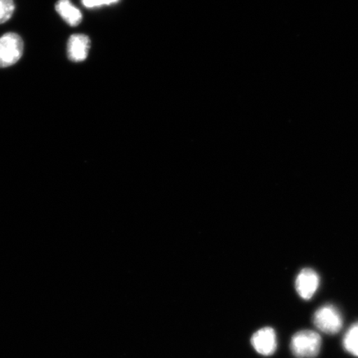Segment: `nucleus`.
<instances>
[{"mask_svg": "<svg viewBox=\"0 0 358 358\" xmlns=\"http://www.w3.org/2000/svg\"><path fill=\"white\" fill-rule=\"evenodd\" d=\"M322 346L320 335L315 331L302 330L293 336L290 349L297 358H313L319 355Z\"/></svg>", "mask_w": 358, "mask_h": 358, "instance_id": "nucleus-1", "label": "nucleus"}, {"mask_svg": "<svg viewBox=\"0 0 358 358\" xmlns=\"http://www.w3.org/2000/svg\"><path fill=\"white\" fill-rule=\"evenodd\" d=\"M252 346L259 355L271 356L277 349V337L275 330L270 327L257 331L252 336Z\"/></svg>", "mask_w": 358, "mask_h": 358, "instance_id": "nucleus-5", "label": "nucleus"}, {"mask_svg": "<svg viewBox=\"0 0 358 358\" xmlns=\"http://www.w3.org/2000/svg\"><path fill=\"white\" fill-rule=\"evenodd\" d=\"M15 10L13 0H0V24L10 20Z\"/></svg>", "mask_w": 358, "mask_h": 358, "instance_id": "nucleus-9", "label": "nucleus"}, {"mask_svg": "<svg viewBox=\"0 0 358 358\" xmlns=\"http://www.w3.org/2000/svg\"><path fill=\"white\" fill-rule=\"evenodd\" d=\"M313 321L317 329L329 335L340 332L343 325L341 313L333 304H324L317 308Z\"/></svg>", "mask_w": 358, "mask_h": 358, "instance_id": "nucleus-2", "label": "nucleus"}, {"mask_svg": "<svg viewBox=\"0 0 358 358\" xmlns=\"http://www.w3.org/2000/svg\"><path fill=\"white\" fill-rule=\"evenodd\" d=\"M343 345L348 353L358 357V322L352 324L344 335Z\"/></svg>", "mask_w": 358, "mask_h": 358, "instance_id": "nucleus-8", "label": "nucleus"}, {"mask_svg": "<svg viewBox=\"0 0 358 358\" xmlns=\"http://www.w3.org/2000/svg\"><path fill=\"white\" fill-rule=\"evenodd\" d=\"M55 8L58 15L70 26H78L82 22V13L71 3L70 0H58Z\"/></svg>", "mask_w": 358, "mask_h": 358, "instance_id": "nucleus-7", "label": "nucleus"}, {"mask_svg": "<svg viewBox=\"0 0 358 358\" xmlns=\"http://www.w3.org/2000/svg\"><path fill=\"white\" fill-rule=\"evenodd\" d=\"M91 40L85 34L71 35L67 43V57L71 62H83L87 57Z\"/></svg>", "mask_w": 358, "mask_h": 358, "instance_id": "nucleus-6", "label": "nucleus"}, {"mask_svg": "<svg viewBox=\"0 0 358 358\" xmlns=\"http://www.w3.org/2000/svg\"><path fill=\"white\" fill-rule=\"evenodd\" d=\"M320 276L312 268H303L295 280V289L303 299H310L320 286Z\"/></svg>", "mask_w": 358, "mask_h": 358, "instance_id": "nucleus-4", "label": "nucleus"}, {"mask_svg": "<svg viewBox=\"0 0 358 358\" xmlns=\"http://www.w3.org/2000/svg\"><path fill=\"white\" fill-rule=\"evenodd\" d=\"M118 0H83L84 6L94 8L117 2Z\"/></svg>", "mask_w": 358, "mask_h": 358, "instance_id": "nucleus-10", "label": "nucleus"}, {"mask_svg": "<svg viewBox=\"0 0 358 358\" xmlns=\"http://www.w3.org/2000/svg\"><path fill=\"white\" fill-rule=\"evenodd\" d=\"M24 53V41L20 35L7 33L0 38V69L15 64Z\"/></svg>", "mask_w": 358, "mask_h": 358, "instance_id": "nucleus-3", "label": "nucleus"}]
</instances>
